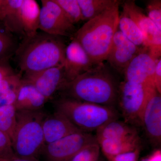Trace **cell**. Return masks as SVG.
Here are the masks:
<instances>
[{"instance_id":"8992f818","label":"cell","mask_w":161,"mask_h":161,"mask_svg":"<svg viewBox=\"0 0 161 161\" xmlns=\"http://www.w3.org/2000/svg\"><path fill=\"white\" fill-rule=\"evenodd\" d=\"M152 87L125 80L119 83L117 103L125 122L141 125L142 114Z\"/></svg>"},{"instance_id":"4dcf8cb0","label":"cell","mask_w":161,"mask_h":161,"mask_svg":"<svg viewBox=\"0 0 161 161\" xmlns=\"http://www.w3.org/2000/svg\"><path fill=\"white\" fill-rule=\"evenodd\" d=\"M9 61H0V81L3 78L14 74Z\"/></svg>"},{"instance_id":"d6a6232c","label":"cell","mask_w":161,"mask_h":161,"mask_svg":"<svg viewBox=\"0 0 161 161\" xmlns=\"http://www.w3.org/2000/svg\"><path fill=\"white\" fill-rule=\"evenodd\" d=\"M0 161H39L35 158L20 157L15 155L7 159H0Z\"/></svg>"},{"instance_id":"6da1fadb","label":"cell","mask_w":161,"mask_h":161,"mask_svg":"<svg viewBox=\"0 0 161 161\" xmlns=\"http://www.w3.org/2000/svg\"><path fill=\"white\" fill-rule=\"evenodd\" d=\"M115 72L103 62L98 64L66 82L60 91L65 97L115 108L120 83Z\"/></svg>"},{"instance_id":"ac0fdd59","label":"cell","mask_w":161,"mask_h":161,"mask_svg":"<svg viewBox=\"0 0 161 161\" xmlns=\"http://www.w3.org/2000/svg\"><path fill=\"white\" fill-rule=\"evenodd\" d=\"M97 142L108 160L115 156L133 151L140 147L137 133L117 139H104Z\"/></svg>"},{"instance_id":"e0dca14e","label":"cell","mask_w":161,"mask_h":161,"mask_svg":"<svg viewBox=\"0 0 161 161\" xmlns=\"http://www.w3.org/2000/svg\"><path fill=\"white\" fill-rule=\"evenodd\" d=\"M40 8L35 0H23L20 8L19 24L21 36L29 37L39 29Z\"/></svg>"},{"instance_id":"7402d4cb","label":"cell","mask_w":161,"mask_h":161,"mask_svg":"<svg viewBox=\"0 0 161 161\" xmlns=\"http://www.w3.org/2000/svg\"><path fill=\"white\" fill-rule=\"evenodd\" d=\"M118 29L140 49H147L141 31L135 22L123 10L119 15Z\"/></svg>"},{"instance_id":"ffe728a7","label":"cell","mask_w":161,"mask_h":161,"mask_svg":"<svg viewBox=\"0 0 161 161\" xmlns=\"http://www.w3.org/2000/svg\"><path fill=\"white\" fill-rule=\"evenodd\" d=\"M23 0H4L1 23L8 31L21 36L19 24L20 8Z\"/></svg>"},{"instance_id":"4fadbf2b","label":"cell","mask_w":161,"mask_h":161,"mask_svg":"<svg viewBox=\"0 0 161 161\" xmlns=\"http://www.w3.org/2000/svg\"><path fill=\"white\" fill-rule=\"evenodd\" d=\"M158 60L151 56L148 50L142 51L125 69L123 74L125 80L148 87H155L154 75Z\"/></svg>"},{"instance_id":"277c9868","label":"cell","mask_w":161,"mask_h":161,"mask_svg":"<svg viewBox=\"0 0 161 161\" xmlns=\"http://www.w3.org/2000/svg\"><path fill=\"white\" fill-rule=\"evenodd\" d=\"M56 111L65 116L81 131H96L111 121L118 119L114 107L90 103L64 97L56 103Z\"/></svg>"},{"instance_id":"5b68a950","label":"cell","mask_w":161,"mask_h":161,"mask_svg":"<svg viewBox=\"0 0 161 161\" xmlns=\"http://www.w3.org/2000/svg\"><path fill=\"white\" fill-rule=\"evenodd\" d=\"M46 114L41 111H18L16 125L11 138L15 155L35 158L42 153L45 145L42 123Z\"/></svg>"},{"instance_id":"9c48e42d","label":"cell","mask_w":161,"mask_h":161,"mask_svg":"<svg viewBox=\"0 0 161 161\" xmlns=\"http://www.w3.org/2000/svg\"><path fill=\"white\" fill-rule=\"evenodd\" d=\"M123 10L138 26L143 36L146 48L151 56L156 60L161 58V31L135 1L125 2L123 5Z\"/></svg>"},{"instance_id":"836d02e7","label":"cell","mask_w":161,"mask_h":161,"mask_svg":"<svg viewBox=\"0 0 161 161\" xmlns=\"http://www.w3.org/2000/svg\"><path fill=\"white\" fill-rule=\"evenodd\" d=\"M159 157V154L156 153L148 158L143 159L141 161H155Z\"/></svg>"},{"instance_id":"1f68e13d","label":"cell","mask_w":161,"mask_h":161,"mask_svg":"<svg viewBox=\"0 0 161 161\" xmlns=\"http://www.w3.org/2000/svg\"><path fill=\"white\" fill-rule=\"evenodd\" d=\"M154 84L156 90L161 94V59L159 58L156 62L154 75Z\"/></svg>"},{"instance_id":"83f0119b","label":"cell","mask_w":161,"mask_h":161,"mask_svg":"<svg viewBox=\"0 0 161 161\" xmlns=\"http://www.w3.org/2000/svg\"><path fill=\"white\" fill-rule=\"evenodd\" d=\"M147 16L161 31V1L151 0L147 4Z\"/></svg>"},{"instance_id":"8fae6325","label":"cell","mask_w":161,"mask_h":161,"mask_svg":"<svg viewBox=\"0 0 161 161\" xmlns=\"http://www.w3.org/2000/svg\"><path fill=\"white\" fill-rule=\"evenodd\" d=\"M64 65L24 74L22 80L33 86L48 101L57 91H60L66 82Z\"/></svg>"},{"instance_id":"5bb4252c","label":"cell","mask_w":161,"mask_h":161,"mask_svg":"<svg viewBox=\"0 0 161 161\" xmlns=\"http://www.w3.org/2000/svg\"><path fill=\"white\" fill-rule=\"evenodd\" d=\"M94 65L80 43L73 39L65 49L64 69L66 82L74 80Z\"/></svg>"},{"instance_id":"3957f363","label":"cell","mask_w":161,"mask_h":161,"mask_svg":"<svg viewBox=\"0 0 161 161\" xmlns=\"http://www.w3.org/2000/svg\"><path fill=\"white\" fill-rule=\"evenodd\" d=\"M120 3L119 1L110 9L87 21L73 36L95 65L103 62L108 54L118 29Z\"/></svg>"},{"instance_id":"7c38bea8","label":"cell","mask_w":161,"mask_h":161,"mask_svg":"<svg viewBox=\"0 0 161 161\" xmlns=\"http://www.w3.org/2000/svg\"><path fill=\"white\" fill-rule=\"evenodd\" d=\"M143 50L136 46L117 29L106 60L114 71L123 74L131 60Z\"/></svg>"},{"instance_id":"30bf717a","label":"cell","mask_w":161,"mask_h":161,"mask_svg":"<svg viewBox=\"0 0 161 161\" xmlns=\"http://www.w3.org/2000/svg\"><path fill=\"white\" fill-rule=\"evenodd\" d=\"M147 137L155 146L161 141V95L155 87L151 88L141 117Z\"/></svg>"},{"instance_id":"cb8c5ba5","label":"cell","mask_w":161,"mask_h":161,"mask_svg":"<svg viewBox=\"0 0 161 161\" xmlns=\"http://www.w3.org/2000/svg\"><path fill=\"white\" fill-rule=\"evenodd\" d=\"M12 34L3 24L0 26V61H9L18 47Z\"/></svg>"},{"instance_id":"484cf974","label":"cell","mask_w":161,"mask_h":161,"mask_svg":"<svg viewBox=\"0 0 161 161\" xmlns=\"http://www.w3.org/2000/svg\"><path fill=\"white\" fill-rule=\"evenodd\" d=\"M74 25L82 21L78 0H55Z\"/></svg>"},{"instance_id":"d6986e66","label":"cell","mask_w":161,"mask_h":161,"mask_svg":"<svg viewBox=\"0 0 161 161\" xmlns=\"http://www.w3.org/2000/svg\"><path fill=\"white\" fill-rule=\"evenodd\" d=\"M96 131L97 141L117 139L137 133L134 127L118 119L108 122Z\"/></svg>"},{"instance_id":"4316f807","label":"cell","mask_w":161,"mask_h":161,"mask_svg":"<svg viewBox=\"0 0 161 161\" xmlns=\"http://www.w3.org/2000/svg\"><path fill=\"white\" fill-rule=\"evenodd\" d=\"M100 148L98 142L87 145L69 161H98Z\"/></svg>"},{"instance_id":"9a60e30c","label":"cell","mask_w":161,"mask_h":161,"mask_svg":"<svg viewBox=\"0 0 161 161\" xmlns=\"http://www.w3.org/2000/svg\"><path fill=\"white\" fill-rule=\"evenodd\" d=\"M42 129L45 145L59 140L72 133L82 131L57 111L53 114L45 116L42 123Z\"/></svg>"},{"instance_id":"7a4b0ae2","label":"cell","mask_w":161,"mask_h":161,"mask_svg":"<svg viewBox=\"0 0 161 161\" xmlns=\"http://www.w3.org/2000/svg\"><path fill=\"white\" fill-rule=\"evenodd\" d=\"M61 38L42 31L23 38L15 53L21 73L64 65L67 46Z\"/></svg>"},{"instance_id":"52a82bcc","label":"cell","mask_w":161,"mask_h":161,"mask_svg":"<svg viewBox=\"0 0 161 161\" xmlns=\"http://www.w3.org/2000/svg\"><path fill=\"white\" fill-rule=\"evenodd\" d=\"M39 29L42 32L61 37H71L75 31V25L55 0H41Z\"/></svg>"},{"instance_id":"44dd1931","label":"cell","mask_w":161,"mask_h":161,"mask_svg":"<svg viewBox=\"0 0 161 161\" xmlns=\"http://www.w3.org/2000/svg\"><path fill=\"white\" fill-rule=\"evenodd\" d=\"M22 76L21 73H14L0 81V105H14Z\"/></svg>"},{"instance_id":"2e32d148","label":"cell","mask_w":161,"mask_h":161,"mask_svg":"<svg viewBox=\"0 0 161 161\" xmlns=\"http://www.w3.org/2000/svg\"><path fill=\"white\" fill-rule=\"evenodd\" d=\"M47 101L33 86L23 81L22 78L14 105L17 111L40 110Z\"/></svg>"},{"instance_id":"f1b7e54d","label":"cell","mask_w":161,"mask_h":161,"mask_svg":"<svg viewBox=\"0 0 161 161\" xmlns=\"http://www.w3.org/2000/svg\"><path fill=\"white\" fill-rule=\"evenodd\" d=\"M14 155L11 138L0 130V159H7Z\"/></svg>"},{"instance_id":"603a6c76","label":"cell","mask_w":161,"mask_h":161,"mask_svg":"<svg viewBox=\"0 0 161 161\" xmlns=\"http://www.w3.org/2000/svg\"><path fill=\"white\" fill-rule=\"evenodd\" d=\"M119 1L117 0H78L82 21H89L110 9Z\"/></svg>"},{"instance_id":"d4e9b609","label":"cell","mask_w":161,"mask_h":161,"mask_svg":"<svg viewBox=\"0 0 161 161\" xmlns=\"http://www.w3.org/2000/svg\"><path fill=\"white\" fill-rule=\"evenodd\" d=\"M17 110L13 105H0V130L12 137L16 125Z\"/></svg>"},{"instance_id":"e575fe53","label":"cell","mask_w":161,"mask_h":161,"mask_svg":"<svg viewBox=\"0 0 161 161\" xmlns=\"http://www.w3.org/2000/svg\"><path fill=\"white\" fill-rule=\"evenodd\" d=\"M4 0H0V23H1L3 18V7H4Z\"/></svg>"},{"instance_id":"f546056e","label":"cell","mask_w":161,"mask_h":161,"mask_svg":"<svg viewBox=\"0 0 161 161\" xmlns=\"http://www.w3.org/2000/svg\"><path fill=\"white\" fill-rule=\"evenodd\" d=\"M140 147L133 151L122 153L111 158L109 161H138L140 153Z\"/></svg>"},{"instance_id":"ba28073f","label":"cell","mask_w":161,"mask_h":161,"mask_svg":"<svg viewBox=\"0 0 161 161\" xmlns=\"http://www.w3.org/2000/svg\"><path fill=\"white\" fill-rule=\"evenodd\" d=\"M97 142L90 132L79 131L46 144L42 153L47 161H69L87 145Z\"/></svg>"}]
</instances>
